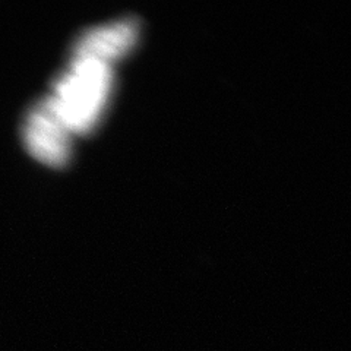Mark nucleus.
Wrapping results in <instances>:
<instances>
[{
	"instance_id": "3",
	"label": "nucleus",
	"mask_w": 351,
	"mask_h": 351,
	"mask_svg": "<svg viewBox=\"0 0 351 351\" xmlns=\"http://www.w3.org/2000/svg\"><path fill=\"white\" fill-rule=\"evenodd\" d=\"M138 38V22L132 18L117 19L85 29L73 41L72 58L94 59L110 64L134 47Z\"/></svg>"
},
{
	"instance_id": "2",
	"label": "nucleus",
	"mask_w": 351,
	"mask_h": 351,
	"mask_svg": "<svg viewBox=\"0 0 351 351\" xmlns=\"http://www.w3.org/2000/svg\"><path fill=\"white\" fill-rule=\"evenodd\" d=\"M71 135L49 97L31 107L24 123V141L38 161L56 167L66 164L71 152Z\"/></svg>"
},
{
	"instance_id": "1",
	"label": "nucleus",
	"mask_w": 351,
	"mask_h": 351,
	"mask_svg": "<svg viewBox=\"0 0 351 351\" xmlns=\"http://www.w3.org/2000/svg\"><path fill=\"white\" fill-rule=\"evenodd\" d=\"M110 86V64L94 59L71 58L68 69L54 82L49 100L71 134H84L100 117Z\"/></svg>"
}]
</instances>
